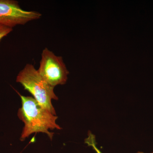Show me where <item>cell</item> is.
I'll return each instance as SVG.
<instances>
[{
	"label": "cell",
	"instance_id": "52a82bcc",
	"mask_svg": "<svg viewBox=\"0 0 153 153\" xmlns=\"http://www.w3.org/2000/svg\"><path fill=\"white\" fill-rule=\"evenodd\" d=\"M136 153H153V152H151V153H145V152H137Z\"/></svg>",
	"mask_w": 153,
	"mask_h": 153
},
{
	"label": "cell",
	"instance_id": "5b68a950",
	"mask_svg": "<svg viewBox=\"0 0 153 153\" xmlns=\"http://www.w3.org/2000/svg\"><path fill=\"white\" fill-rule=\"evenodd\" d=\"M85 142L89 146L91 147L96 153H102L97 146L95 136L91 132H88V137L85 139Z\"/></svg>",
	"mask_w": 153,
	"mask_h": 153
},
{
	"label": "cell",
	"instance_id": "8992f818",
	"mask_svg": "<svg viewBox=\"0 0 153 153\" xmlns=\"http://www.w3.org/2000/svg\"><path fill=\"white\" fill-rule=\"evenodd\" d=\"M13 30V28L0 25V41L3 38L7 36Z\"/></svg>",
	"mask_w": 153,
	"mask_h": 153
},
{
	"label": "cell",
	"instance_id": "7a4b0ae2",
	"mask_svg": "<svg viewBox=\"0 0 153 153\" xmlns=\"http://www.w3.org/2000/svg\"><path fill=\"white\" fill-rule=\"evenodd\" d=\"M16 81L31 93L41 106L56 115L52 102V100H58V97L54 92L55 87L49 85L41 77L33 64H26L19 72Z\"/></svg>",
	"mask_w": 153,
	"mask_h": 153
},
{
	"label": "cell",
	"instance_id": "3957f363",
	"mask_svg": "<svg viewBox=\"0 0 153 153\" xmlns=\"http://www.w3.org/2000/svg\"><path fill=\"white\" fill-rule=\"evenodd\" d=\"M37 70L41 77L52 87L65 84L69 71L62 57L55 55L47 48L43 49Z\"/></svg>",
	"mask_w": 153,
	"mask_h": 153
},
{
	"label": "cell",
	"instance_id": "277c9868",
	"mask_svg": "<svg viewBox=\"0 0 153 153\" xmlns=\"http://www.w3.org/2000/svg\"><path fill=\"white\" fill-rule=\"evenodd\" d=\"M42 14L34 11H27L14 0H0V25L13 28L40 19Z\"/></svg>",
	"mask_w": 153,
	"mask_h": 153
},
{
	"label": "cell",
	"instance_id": "6da1fadb",
	"mask_svg": "<svg viewBox=\"0 0 153 153\" xmlns=\"http://www.w3.org/2000/svg\"><path fill=\"white\" fill-rule=\"evenodd\" d=\"M19 94L22 106L18 116L25 124L20 140H25L32 134L39 132L47 134L52 140L54 133L50 132L49 130L61 129L56 123L58 117L41 106L34 97Z\"/></svg>",
	"mask_w": 153,
	"mask_h": 153
}]
</instances>
